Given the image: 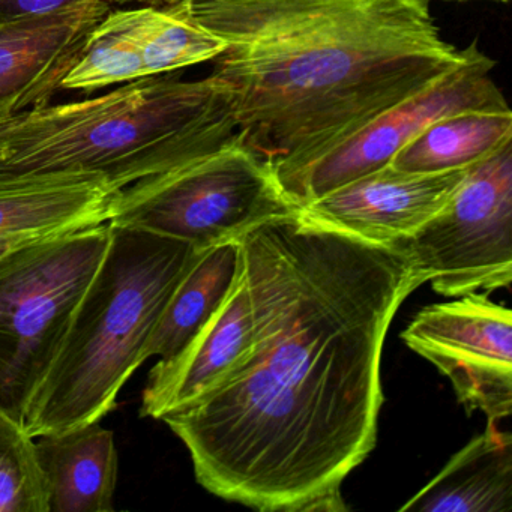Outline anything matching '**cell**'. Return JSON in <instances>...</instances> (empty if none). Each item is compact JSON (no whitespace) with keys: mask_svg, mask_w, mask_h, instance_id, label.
Masks as SVG:
<instances>
[{"mask_svg":"<svg viewBox=\"0 0 512 512\" xmlns=\"http://www.w3.org/2000/svg\"><path fill=\"white\" fill-rule=\"evenodd\" d=\"M241 242L250 350L163 422L214 496L262 512L347 511L344 481L377 443L386 334L422 281L398 248L301 211Z\"/></svg>","mask_w":512,"mask_h":512,"instance_id":"cell-1","label":"cell"},{"mask_svg":"<svg viewBox=\"0 0 512 512\" xmlns=\"http://www.w3.org/2000/svg\"><path fill=\"white\" fill-rule=\"evenodd\" d=\"M226 43L211 76L277 179L460 65L431 0H164Z\"/></svg>","mask_w":512,"mask_h":512,"instance_id":"cell-2","label":"cell"},{"mask_svg":"<svg viewBox=\"0 0 512 512\" xmlns=\"http://www.w3.org/2000/svg\"><path fill=\"white\" fill-rule=\"evenodd\" d=\"M238 137L229 92L214 77H143L103 97L20 112L0 151V178L94 173L119 191Z\"/></svg>","mask_w":512,"mask_h":512,"instance_id":"cell-3","label":"cell"},{"mask_svg":"<svg viewBox=\"0 0 512 512\" xmlns=\"http://www.w3.org/2000/svg\"><path fill=\"white\" fill-rule=\"evenodd\" d=\"M112 226L100 268L35 394L23 428L32 437L101 422L137 368L158 320L205 248L145 230Z\"/></svg>","mask_w":512,"mask_h":512,"instance_id":"cell-4","label":"cell"},{"mask_svg":"<svg viewBox=\"0 0 512 512\" xmlns=\"http://www.w3.org/2000/svg\"><path fill=\"white\" fill-rule=\"evenodd\" d=\"M110 238L107 221L0 257V412L22 427Z\"/></svg>","mask_w":512,"mask_h":512,"instance_id":"cell-5","label":"cell"},{"mask_svg":"<svg viewBox=\"0 0 512 512\" xmlns=\"http://www.w3.org/2000/svg\"><path fill=\"white\" fill-rule=\"evenodd\" d=\"M296 211L271 164L239 136L212 154L119 190L109 223L209 248Z\"/></svg>","mask_w":512,"mask_h":512,"instance_id":"cell-6","label":"cell"},{"mask_svg":"<svg viewBox=\"0 0 512 512\" xmlns=\"http://www.w3.org/2000/svg\"><path fill=\"white\" fill-rule=\"evenodd\" d=\"M422 284L443 296L490 293L512 283V142L472 164L449 202L392 244Z\"/></svg>","mask_w":512,"mask_h":512,"instance_id":"cell-7","label":"cell"},{"mask_svg":"<svg viewBox=\"0 0 512 512\" xmlns=\"http://www.w3.org/2000/svg\"><path fill=\"white\" fill-rule=\"evenodd\" d=\"M494 65L496 62L473 41L464 49L458 67L380 113L310 163L278 179L281 190L296 208H304L307 203L388 166L400 149L443 116L466 110L509 109L502 91L491 79Z\"/></svg>","mask_w":512,"mask_h":512,"instance_id":"cell-8","label":"cell"},{"mask_svg":"<svg viewBox=\"0 0 512 512\" xmlns=\"http://www.w3.org/2000/svg\"><path fill=\"white\" fill-rule=\"evenodd\" d=\"M448 377L467 413L499 424L512 413V314L487 293L422 308L401 334Z\"/></svg>","mask_w":512,"mask_h":512,"instance_id":"cell-9","label":"cell"},{"mask_svg":"<svg viewBox=\"0 0 512 512\" xmlns=\"http://www.w3.org/2000/svg\"><path fill=\"white\" fill-rule=\"evenodd\" d=\"M467 169L412 173L391 164L355 179L299 209L320 226L379 245H392L433 218Z\"/></svg>","mask_w":512,"mask_h":512,"instance_id":"cell-10","label":"cell"},{"mask_svg":"<svg viewBox=\"0 0 512 512\" xmlns=\"http://www.w3.org/2000/svg\"><path fill=\"white\" fill-rule=\"evenodd\" d=\"M253 317L244 272L229 298L172 359L158 361L143 389L140 416L163 421L214 389L247 355Z\"/></svg>","mask_w":512,"mask_h":512,"instance_id":"cell-11","label":"cell"},{"mask_svg":"<svg viewBox=\"0 0 512 512\" xmlns=\"http://www.w3.org/2000/svg\"><path fill=\"white\" fill-rule=\"evenodd\" d=\"M113 2L0 26V118L25 112L58 91L89 32Z\"/></svg>","mask_w":512,"mask_h":512,"instance_id":"cell-12","label":"cell"},{"mask_svg":"<svg viewBox=\"0 0 512 512\" xmlns=\"http://www.w3.org/2000/svg\"><path fill=\"white\" fill-rule=\"evenodd\" d=\"M116 193L94 173L0 178V239L38 241L107 223Z\"/></svg>","mask_w":512,"mask_h":512,"instance_id":"cell-13","label":"cell"},{"mask_svg":"<svg viewBox=\"0 0 512 512\" xmlns=\"http://www.w3.org/2000/svg\"><path fill=\"white\" fill-rule=\"evenodd\" d=\"M35 440L50 512L115 511L119 454L113 431L94 422Z\"/></svg>","mask_w":512,"mask_h":512,"instance_id":"cell-14","label":"cell"},{"mask_svg":"<svg viewBox=\"0 0 512 512\" xmlns=\"http://www.w3.org/2000/svg\"><path fill=\"white\" fill-rule=\"evenodd\" d=\"M512 436L497 422L473 437L400 511L509 512Z\"/></svg>","mask_w":512,"mask_h":512,"instance_id":"cell-15","label":"cell"},{"mask_svg":"<svg viewBox=\"0 0 512 512\" xmlns=\"http://www.w3.org/2000/svg\"><path fill=\"white\" fill-rule=\"evenodd\" d=\"M244 272L241 239L205 248L170 296L146 347V359L178 355L224 304Z\"/></svg>","mask_w":512,"mask_h":512,"instance_id":"cell-16","label":"cell"},{"mask_svg":"<svg viewBox=\"0 0 512 512\" xmlns=\"http://www.w3.org/2000/svg\"><path fill=\"white\" fill-rule=\"evenodd\" d=\"M509 142L511 110H466L428 125L397 152L391 166L412 173L466 169Z\"/></svg>","mask_w":512,"mask_h":512,"instance_id":"cell-17","label":"cell"},{"mask_svg":"<svg viewBox=\"0 0 512 512\" xmlns=\"http://www.w3.org/2000/svg\"><path fill=\"white\" fill-rule=\"evenodd\" d=\"M137 23L139 8L106 14L89 32L58 89L95 91L146 77L137 46Z\"/></svg>","mask_w":512,"mask_h":512,"instance_id":"cell-18","label":"cell"},{"mask_svg":"<svg viewBox=\"0 0 512 512\" xmlns=\"http://www.w3.org/2000/svg\"><path fill=\"white\" fill-rule=\"evenodd\" d=\"M137 46L146 77L212 62L226 43L194 22L175 4L139 8Z\"/></svg>","mask_w":512,"mask_h":512,"instance_id":"cell-19","label":"cell"},{"mask_svg":"<svg viewBox=\"0 0 512 512\" xmlns=\"http://www.w3.org/2000/svg\"><path fill=\"white\" fill-rule=\"evenodd\" d=\"M0 512H50L37 440L0 412Z\"/></svg>","mask_w":512,"mask_h":512,"instance_id":"cell-20","label":"cell"},{"mask_svg":"<svg viewBox=\"0 0 512 512\" xmlns=\"http://www.w3.org/2000/svg\"><path fill=\"white\" fill-rule=\"evenodd\" d=\"M103 0H0V26L55 16ZM113 2L116 0H106Z\"/></svg>","mask_w":512,"mask_h":512,"instance_id":"cell-21","label":"cell"},{"mask_svg":"<svg viewBox=\"0 0 512 512\" xmlns=\"http://www.w3.org/2000/svg\"><path fill=\"white\" fill-rule=\"evenodd\" d=\"M19 115V113H17ZM17 115L7 116V118H0V151L4 146L5 139H7L8 131L13 127L14 121H16Z\"/></svg>","mask_w":512,"mask_h":512,"instance_id":"cell-22","label":"cell"},{"mask_svg":"<svg viewBox=\"0 0 512 512\" xmlns=\"http://www.w3.org/2000/svg\"><path fill=\"white\" fill-rule=\"evenodd\" d=\"M28 242L32 241H5V239H0V257L4 256V254H7L8 251L20 247V245L28 244Z\"/></svg>","mask_w":512,"mask_h":512,"instance_id":"cell-23","label":"cell"},{"mask_svg":"<svg viewBox=\"0 0 512 512\" xmlns=\"http://www.w3.org/2000/svg\"><path fill=\"white\" fill-rule=\"evenodd\" d=\"M464 2V0H463ZM493 2H508V0H493Z\"/></svg>","mask_w":512,"mask_h":512,"instance_id":"cell-24","label":"cell"}]
</instances>
